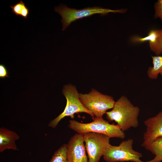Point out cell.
Instances as JSON below:
<instances>
[{
  "mask_svg": "<svg viewBox=\"0 0 162 162\" xmlns=\"http://www.w3.org/2000/svg\"><path fill=\"white\" fill-rule=\"evenodd\" d=\"M131 40L134 43L148 41L151 50L156 56L162 54V29L151 30L146 36L142 38L136 36L132 37Z\"/></svg>",
  "mask_w": 162,
  "mask_h": 162,
  "instance_id": "obj_10",
  "label": "cell"
},
{
  "mask_svg": "<svg viewBox=\"0 0 162 162\" xmlns=\"http://www.w3.org/2000/svg\"><path fill=\"white\" fill-rule=\"evenodd\" d=\"M161 102H162V97L161 98Z\"/></svg>",
  "mask_w": 162,
  "mask_h": 162,
  "instance_id": "obj_18",
  "label": "cell"
},
{
  "mask_svg": "<svg viewBox=\"0 0 162 162\" xmlns=\"http://www.w3.org/2000/svg\"><path fill=\"white\" fill-rule=\"evenodd\" d=\"M55 10L62 16L61 22L63 26L62 29L63 31H64L72 22L94 14H98L100 16H103L110 12L123 13L125 12L123 9L112 10L98 6L88 7L81 9H77L70 8L63 4L55 7Z\"/></svg>",
  "mask_w": 162,
  "mask_h": 162,
  "instance_id": "obj_3",
  "label": "cell"
},
{
  "mask_svg": "<svg viewBox=\"0 0 162 162\" xmlns=\"http://www.w3.org/2000/svg\"><path fill=\"white\" fill-rule=\"evenodd\" d=\"M139 108L135 106L127 97L122 95L115 102L112 110L106 114L107 119L114 121L123 131L139 126Z\"/></svg>",
  "mask_w": 162,
  "mask_h": 162,
  "instance_id": "obj_1",
  "label": "cell"
},
{
  "mask_svg": "<svg viewBox=\"0 0 162 162\" xmlns=\"http://www.w3.org/2000/svg\"><path fill=\"white\" fill-rule=\"evenodd\" d=\"M144 123L146 130L141 146L145 148L156 138L162 137V110L155 116L145 120Z\"/></svg>",
  "mask_w": 162,
  "mask_h": 162,
  "instance_id": "obj_9",
  "label": "cell"
},
{
  "mask_svg": "<svg viewBox=\"0 0 162 162\" xmlns=\"http://www.w3.org/2000/svg\"><path fill=\"white\" fill-rule=\"evenodd\" d=\"M89 162H99L111 145L110 138L103 134L88 132L83 135Z\"/></svg>",
  "mask_w": 162,
  "mask_h": 162,
  "instance_id": "obj_7",
  "label": "cell"
},
{
  "mask_svg": "<svg viewBox=\"0 0 162 162\" xmlns=\"http://www.w3.org/2000/svg\"><path fill=\"white\" fill-rule=\"evenodd\" d=\"M79 97L84 106L97 117H102L107 110L113 108L116 102L112 96L94 89L88 94H79Z\"/></svg>",
  "mask_w": 162,
  "mask_h": 162,
  "instance_id": "obj_5",
  "label": "cell"
},
{
  "mask_svg": "<svg viewBox=\"0 0 162 162\" xmlns=\"http://www.w3.org/2000/svg\"><path fill=\"white\" fill-rule=\"evenodd\" d=\"M92 122L82 123L74 120L69 121L68 127L76 133L83 135L88 132H93L105 135L110 138L124 139L125 134L117 125L110 124L102 117L92 118Z\"/></svg>",
  "mask_w": 162,
  "mask_h": 162,
  "instance_id": "obj_2",
  "label": "cell"
},
{
  "mask_svg": "<svg viewBox=\"0 0 162 162\" xmlns=\"http://www.w3.org/2000/svg\"><path fill=\"white\" fill-rule=\"evenodd\" d=\"M152 57L153 65L148 68L147 75L150 79L156 80L158 78L159 74L162 76V56Z\"/></svg>",
  "mask_w": 162,
  "mask_h": 162,
  "instance_id": "obj_13",
  "label": "cell"
},
{
  "mask_svg": "<svg viewBox=\"0 0 162 162\" xmlns=\"http://www.w3.org/2000/svg\"><path fill=\"white\" fill-rule=\"evenodd\" d=\"M67 145L68 162H89L83 135L76 134L70 139Z\"/></svg>",
  "mask_w": 162,
  "mask_h": 162,
  "instance_id": "obj_8",
  "label": "cell"
},
{
  "mask_svg": "<svg viewBox=\"0 0 162 162\" xmlns=\"http://www.w3.org/2000/svg\"><path fill=\"white\" fill-rule=\"evenodd\" d=\"M133 143L132 139H128L122 141L118 146L111 145L103 155L104 160L107 162H145L140 159L142 153L133 149Z\"/></svg>",
  "mask_w": 162,
  "mask_h": 162,
  "instance_id": "obj_6",
  "label": "cell"
},
{
  "mask_svg": "<svg viewBox=\"0 0 162 162\" xmlns=\"http://www.w3.org/2000/svg\"><path fill=\"white\" fill-rule=\"evenodd\" d=\"M145 148L155 155L153 159L145 162H160L162 160V137L156 138Z\"/></svg>",
  "mask_w": 162,
  "mask_h": 162,
  "instance_id": "obj_12",
  "label": "cell"
},
{
  "mask_svg": "<svg viewBox=\"0 0 162 162\" xmlns=\"http://www.w3.org/2000/svg\"><path fill=\"white\" fill-rule=\"evenodd\" d=\"M20 138L15 132L3 127L0 128V152L7 149H18L16 141Z\"/></svg>",
  "mask_w": 162,
  "mask_h": 162,
  "instance_id": "obj_11",
  "label": "cell"
},
{
  "mask_svg": "<svg viewBox=\"0 0 162 162\" xmlns=\"http://www.w3.org/2000/svg\"><path fill=\"white\" fill-rule=\"evenodd\" d=\"M8 72L5 66L2 64H0V77L4 78L6 77H8Z\"/></svg>",
  "mask_w": 162,
  "mask_h": 162,
  "instance_id": "obj_17",
  "label": "cell"
},
{
  "mask_svg": "<svg viewBox=\"0 0 162 162\" xmlns=\"http://www.w3.org/2000/svg\"><path fill=\"white\" fill-rule=\"evenodd\" d=\"M155 18H160L162 21V0H159L154 4Z\"/></svg>",
  "mask_w": 162,
  "mask_h": 162,
  "instance_id": "obj_16",
  "label": "cell"
},
{
  "mask_svg": "<svg viewBox=\"0 0 162 162\" xmlns=\"http://www.w3.org/2000/svg\"><path fill=\"white\" fill-rule=\"evenodd\" d=\"M62 92L67 100L66 105L63 112L49 123V127L55 128L60 121L65 117L70 116L74 118V114L84 112L90 115L92 118L93 114L83 105L79 99V94L75 87L71 84L64 86Z\"/></svg>",
  "mask_w": 162,
  "mask_h": 162,
  "instance_id": "obj_4",
  "label": "cell"
},
{
  "mask_svg": "<svg viewBox=\"0 0 162 162\" xmlns=\"http://www.w3.org/2000/svg\"><path fill=\"white\" fill-rule=\"evenodd\" d=\"M67 144H62L55 152L50 162H68Z\"/></svg>",
  "mask_w": 162,
  "mask_h": 162,
  "instance_id": "obj_15",
  "label": "cell"
},
{
  "mask_svg": "<svg viewBox=\"0 0 162 162\" xmlns=\"http://www.w3.org/2000/svg\"><path fill=\"white\" fill-rule=\"evenodd\" d=\"M10 7L12 9L11 11L17 16L27 19L29 14V10L22 0L17 2L13 5L10 6Z\"/></svg>",
  "mask_w": 162,
  "mask_h": 162,
  "instance_id": "obj_14",
  "label": "cell"
}]
</instances>
